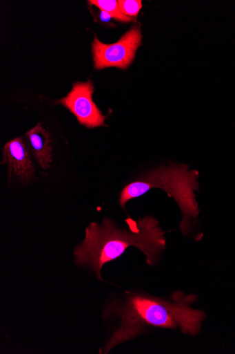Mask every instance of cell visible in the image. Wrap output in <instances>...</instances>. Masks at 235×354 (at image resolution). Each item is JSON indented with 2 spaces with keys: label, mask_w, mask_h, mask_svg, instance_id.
Returning a JSON list of instances; mask_svg holds the SVG:
<instances>
[{
  "label": "cell",
  "mask_w": 235,
  "mask_h": 354,
  "mask_svg": "<svg viewBox=\"0 0 235 354\" xmlns=\"http://www.w3.org/2000/svg\"><path fill=\"white\" fill-rule=\"evenodd\" d=\"M197 296L176 291L169 298L130 293L112 299L105 308V319H118L119 326L99 351L108 353L115 346L136 339L151 329L176 330L189 336L201 332L206 314L193 304Z\"/></svg>",
  "instance_id": "6da1fadb"
},
{
  "label": "cell",
  "mask_w": 235,
  "mask_h": 354,
  "mask_svg": "<svg viewBox=\"0 0 235 354\" xmlns=\"http://www.w3.org/2000/svg\"><path fill=\"white\" fill-rule=\"evenodd\" d=\"M2 164L8 165L10 178L14 174L22 183H26L34 177L30 151L23 138L14 139L6 145Z\"/></svg>",
  "instance_id": "8992f818"
},
{
  "label": "cell",
  "mask_w": 235,
  "mask_h": 354,
  "mask_svg": "<svg viewBox=\"0 0 235 354\" xmlns=\"http://www.w3.org/2000/svg\"><path fill=\"white\" fill-rule=\"evenodd\" d=\"M119 6L121 12L131 18L136 17L143 7L141 0H119Z\"/></svg>",
  "instance_id": "9c48e42d"
},
{
  "label": "cell",
  "mask_w": 235,
  "mask_h": 354,
  "mask_svg": "<svg viewBox=\"0 0 235 354\" xmlns=\"http://www.w3.org/2000/svg\"><path fill=\"white\" fill-rule=\"evenodd\" d=\"M142 39L141 30L137 26L132 27L119 41L113 44H103L94 36L92 44L94 68L103 70L114 67L127 70L135 59Z\"/></svg>",
  "instance_id": "277c9868"
},
{
  "label": "cell",
  "mask_w": 235,
  "mask_h": 354,
  "mask_svg": "<svg viewBox=\"0 0 235 354\" xmlns=\"http://www.w3.org/2000/svg\"><path fill=\"white\" fill-rule=\"evenodd\" d=\"M196 171H190L187 165L160 167L143 175L139 180L126 185L121 193L119 203L125 211L126 203L139 198L152 188L164 190L174 199L180 207L183 219L180 225L182 234L186 236L191 230L193 219L199 214L194 192L199 191Z\"/></svg>",
  "instance_id": "3957f363"
},
{
  "label": "cell",
  "mask_w": 235,
  "mask_h": 354,
  "mask_svg": "<svg viewBox=\"0 0 235 354\" xmlns=\"http://www.w3.org/2000/svg\"><path fill=\"white\" fill-rule=\"evenodd\" d=\"M111 18H112L108 13L101 11L100 13V19L101 21H103V22H108L110 21Z\"/></svg>",
  "instance_id": "30bf717a"
},
{
  "label": "cell",
  "mask_w": 235,
  "mask_h": 354,
  "mask_svg": "<svg viewBox=\"0 0 235 354\" xmlns=\"http://www.w3.org/2000/svg\"><path fill=\"white\" fill-rule=\"evenodd\" d=\"M127 228L122 230L109 218L102 223H91L85 230V238L74 250L76 265L89 266L98 279L104 265L119 259L129 247H136L146 257L150 266L156 264L162 252L166 248L165 232L159 222L152 216L130 217L125 221Z\"/></svg>",
  "instance_id": "7a4b0ae2"
},
{
  "label": "cell",
  "mask_w": 235,
  "mask_h": 354,
  "mask_svg": "<svg viewBox=\"0 0 235 354\" xmlns=\"http://www.w3.org/2000/svg\"><path fill=\"white\" fill-rule=\"evenodd\" d=\"M94 91L91 81L74 84L72 91L65 97L57 102L68 109L78 119L79 123L87 128L107 127V118L92 100Z\"/></svg>",
  "instance_id": "5b68a950"
},
{
  "label": "cell",
  "mask_w": 235,
  "mask_h": 354,
  "mask_svg": "<svg viewBox=\"0 0 235 354\" xmlns=\"http://www.w3.org/2000/svg\"><path fill=\"white\" fill-rule=\"evenodd\" d=\"M25 138L30 153L43 169H49L52 162V143L50 133L39 123L26 133Z\"/></svg>",
  "instance_id": "52a82bcc"
},
{
  "label": "cell",
  "mask_w": 235,
  "mask_h": 354,
  "mask_svg": "<svg viewBox=\"0 0 235 354\" xmlns=\"http://www.w3.org/2000/svg\"><path fill=\"white\" fill-rule=\"evenodd\" d=\"M90 5L97 7L101 11L108 13L112 17L125 22L132 21V18L124 15L120 10L119 1L116 0H90Z\"/></svg>",
  "instance_id": "ba28073f"
}]
</instances>
